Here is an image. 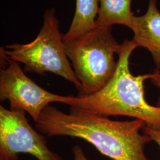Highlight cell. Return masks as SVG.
Returning <instances> with one entry per match:
<instances>
[{"instance_id":"cell-6","label":"cell","mask_w":160,"mask_h":160,"mask_svg":"<svg viewBox=\"0 0 160 160\" xmlns=\"http://www.w3.org/2000/svg\"><path fill=\"white\" fill-rule=\"evenodd\" d=\"M38 160H62L47 146L42 135L30 126L22 110L0 106V160H18L19 154Z\"/></svg>"},{"instance_id":"cell-2","label":"cell","mask_w":160,"mask_h":160,"mask_svg":"<svg viewBox=\"0 0 160 160\" xmlns=\"http://www.w3.org/2000/svg\"><path fill=\"white\" fill-rule=\"evenodd\" d=\"M138 48L132 40L122 43L116 71L109 82L89 96H72L68 104L72 109L106 117L126 116L143 120L146 126L160 131V107L153 106L145 98L143 83L152 74L135 76L129 69V59Z\"/></svg>"},{"instance_id":"cell-8","label":"cell","mask_w":160,"mask_h":160,"mask_svg":"<svg viewBox=\"0 0 160 160\" xmlns=\"http://www.w3.org/2000/svg\"><path fill=\"white\" fill-rule=\"evenodd\" d=\"M96 26L112 27L121 24L132 30L136 17L131 10L132 0H98Z\"/></svg>"},{"instance_id":"cell-9","label":"cell","mask_w":160,"mask_h":160,"mask_svg":"<svg viewBox=\"0 0 160 160\" xmlns=\"http://www.w3.org/2000/svg\"><path fill=\"white\" fill-rule=\"evenodd\" d=\"M98 0H76L74 16L63 40L82 34L96 26L98 12Z\"/></svg>"},{"instance_id":"cell-10","label":"cell","mask_w":160,"mask_h":160,"mask_svg":"<svg viewBox=\"0 0 160 160\" xmlns=\"http://www.w3.org/2000/svg\"><path fill=\"white\" fill-rule=\"evenodd\" d=\"M142 131L144 134H146L149 137L152 141H155L158 144L160 148V131L147 126H145L142 129Z\"/></svg>"},{"instance_id":"cell-3","label":"cell","mask_w":160,"mask_h":160,"mask_svg":"<svg viewBox=\"0 0 160 160\" xmlns=\"http://www.w3.org/2000/svg\"><path fill=\"white\" fill-rule=\"evenodd\" d=\"M63 40L65 52L81 84L78 96L98 92L113 76L119 44L112 33V27L96 26L82 34Z\"/></svg>"},{"instance_id":"cell-4","label":"cell","mask_w":160,"mask_h":160,"mask_svg":"<svg viewBox=\"0 0 160 160\" xmlns=\"http://www.w3.org/2000/svg\"><path fill=\"white\" fill-rule=\"evenodd\" d=\"M63 35L59 29L55 10L47 9L43 24L37 37L26 44H12L1 48L0 55L24 65L28 72L45 75L52 72L72 83L78 92L81 84L65 52Z\"/></svg>"},{"instance_id":"cell-12","label":"cell","mask_w":160,"mask_h":160,"mask_svg":"<svg viewBox=\"0 0 160 160\" xmlns=\"http://www.w3.org/2000/svg\"><path fill=\"white\" fill-rule=\"evenodd\" d=\"M150 80L152 81V82L155 86L158 87L160 88V72L159 71L155 70L154 73H152V76ZM157 106L160 107V97L159 98L158 102L157 103Z\"/></svg>"},{"instance_id":"cell-1","label":"cell","mask_w":160,"mask_h":160,"mask_svg":"<svg viewBox=\"0 0 160 160\" xmlns=\"http://www.w3.org/2000/svg\"><path fill=\"white\" fill-rule=\"evenodd\" d=\"M35 123L38 130L48 137L84 139L112 160H148L144 148L152 140L147 135L139 133L146 126L143 120H112L72 108L66 113L49 104Z\"/></svg>"},{"instance_id":"cell-7","label":"cell","mask_w":160,"mask_h":160,"mask_svg":"<svg viewBox=\"0 0 160 160\" xmlns=\"http://www.w3.org/2000/svg\"><path fill=\"white\" fill-rule=\"evenodd\" d=\"M132 30V40L137 48H143L150 52L157 68L160 69V12L157 0H149L147 12L136 17Z\"/></svg>"},{"instance_id":"cell-11","label":"cell","mask_w":160,"mask_h":160,"mask_svg":"<svg viewBox=\"0 0 160 160\" xmlns=\"http://www.w3.org/2000/svg\"><path fill=\"white\" fill-rule=\"evenodd\" d=\"M74 160H89L86 157L82 149L80 146H75L72 148Z\"/></svg>"},{"instance_id":"cell-5","label":"cell","mask_w":160,"mask_h":160,"mask_svg":"<svg viewBox=\"0 0 160 160\" xmlns=\"http://www.w3.org/2000/svg\"><path fill=\"white\" fill-rule=\"evenodd\" d=\"M0 100L10 102V109L22 110L37 122L43 110L50 103L68 105L72 96H64L44 90L24 74L18 62L0 55Z\"/></svg>"}]
</instances>
